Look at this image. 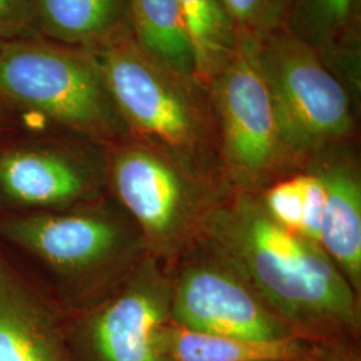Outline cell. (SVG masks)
<instances>
[{"label": "cell", "instance_id": "obj_19", "mask_svg": "<svg viewBox=\"0 0 361 361\" xmlns=\"http://www.w3.org/2000/svg\"><path fill=\"white\" fill-rule=\"evenodd\" d=\"M259 197L271 219L286 231L301 235L305 207L304 171L276 180L265 188Z\"/></svg>", "mask_w": 361, "mask_h": 361}, {"label": "cell", "instance_id": "obj_23", "mask_svg": "<svg viewBox=\"0 0 361 361\" xmlns=\"http://www.w3.org/2000/svg\"><path fill=\"white\" fill-rule=\"evenodd\" d=\"M1 106V104H0ZM7 128V116L4 114V111L1 110V107H0V133L1 131H4Z\"/></svg>", "mask_w": 361, "mask_h": 361}, {"label": "cell", "instance_id": "obj_3", "mask_svg": "<svg viewBox=\"0 0 361 361\" xmlns=\"http://www.w3.org/2000/svg\"><path fill=\"white\" fill-rule=\"evenodd\" d=\"M87 50L133 140L210 166L217 128L207 91L143 50L130 27Z\"/></svg>", "mask_w": 361, "mask_h": 361}, {"label": "cell", "instance_id": "obj_15", "mask_svg": "<svg viewBox=\"0 0 361 361\" xmlns=\"http://www.w3.org/2000/svg\"><path fill=\"white\" fill-rule=\"evenodd\" d=\"M39 35L89 49L130 27L129 0H34Z\"/></svg>", "mask_w": 361, "mask_h": 361}, {"label": "cell", "instance_id": "obj_24", "mask_svg": "<svg viewBox=\"0 0 361 361\" xmlns=\"http://www.w3.org/2000/svg\"><path fill=\"white\" fill-rule=\"evenodd\" d=\"M4 43H6V40H4V39L0 38V50H1V47L4 46Z\"/></svg>", "mask_w": 361, "mask_h": 361}, {"label": "cell", "instance_id": "obj_2", "mask_svg": "<svg viewBox=\"0 0 361 361\" xmlns=\"http://www.w3.org/2000/svg\"><path fill=\"white\" fill-rule=\"evenodd\" d=\"M106 180L147 255L174 265L197 243L210 210L232 188L210 166L137 140L109 145Z\"/></svg>", "mask_w": 361, "mask_h": 361}, {"label": "cell", "instance_id": "obj_11", "mask_svg": "<svg viewBox=\"0 0 361 361\" xmlns=\"http://www.w3.org/2000/svg\"><path fill=\"white\" fill-rule=\"evenodd\" d=\"M0 361H74L63 313L0 250Z\"/></svg>", "mask_w": 361, "mask_h": 361}, {"label": "cell", "instance_id": "obj_10", "mask_svg": "<svg viewBox=\"0 0 361 361\" xmlns=\"http://www.w3.org/2000/svg\"><path fill=\"white\" fill-rule=\"evenodd\" d=\"M106 164L71 147L20 145L0 153V192L22 207L65 210L94 202Z\"/></svg>", "mask_w": 361, "mask_h": 361}, {"label": "cell", "instance_id": "obj_12", "mask_svg": "<svg viewBox=\"0 0 361 361\" xmlns=\"http://www.w3.org/2000/svg\"><path fill=\"white\" fill-rule=\"evenodd\" d=\"M305 169L323 183L320 246L360 295L361 178L356 161L338 145L310 158Z\"/></svg>", "mask_w": 361, "mask_h": 361}, {"label": "cell", "instance_id": "obj_9", "mask_svg": "<svg viewBox=\"0 0 361 361\" xmlns=\"http://www.w3.org/2000/svg\"><path fill=\"white\" fill-rule=\"evenodd\" d=\"M176 262H180L178 271H170V320L177 326L204 335L261 341L307 337L205 246L194 244Z\"/></svg>", "mask_w": 361, "mask_h": 361}, {"label": "cell", "instance_id": "obj_13", "mask_svg": "<svg viewBox=\"0 0 361 361\" xmlns=\"http://www.w3.org/2000/svg\"><path fill=\"white\" fill-rule=\"evenodd\" d=\"M361 0H288L285 30L322 55L349 90L360 85Z\"/></svg>", "mask_w": 361, "mask_h": 361}, {"label": "cell", "instance_id": "obj_4", "mask_svg": "<svg viewBox=\"0 0 361 361\" xmlns=\"http://www.w3.org/2000/svg\"><path fill=\"white\" fill-rule=\"evenodd\" d=\"M0 104L97 142L111 145L128 134L92 54L40 37L1 47Z\"/></svg>", "mask_w": 361, "mask_h": 361}, {"label": "cell", "instance_id": "obj_16", "mask_svg": "<svg viewBox=\"0 0 361 361\" xmlns=\"http://www.w3.org/2000/svg\"><path fill=\"white\" fill-rule=\"evenodd\" d=\"M129 25L143 50L180 77L200 85L178 0H129Z\"/></svg>", "mask_w": 361, "mask_h": 361}, {"label": "cell", "instance_id": "obj_14", "mask_svg": "<svg viewBox=\"0 0 361 361\" xmlns=\"http://www.w3.org/2000/svg\"><path fill=\"white\" fill-rule=\"evenodd\" d=\"M162 348L173 361H310L316 343L308 337L245 340L204 335L170 323L162 329Z\"/></svg>", "mask_w": 361, "mask_h": 361}, {"label": "cell", "instance_id": "obj_7", "mask_svg": "<svg viewBox=\"0 0 361 361\" xmlns=\"http://www.w3.org/2000/svg\"><path fill=\"white\" fill-rule=\"evenodd\" d=\"M207 92L222 174L233 189L261 193L297 168L281 141L255 40L237 39Z\"/></svg>", "mask_w": 361, "mask_h": 361}, {"label": "cell", "instance_id": "obj_17", "mask_svg": "<svg viewBox=\"0 0 361 361\" xmlns=\"http://www.w3.org/2000/svg\"><path fill=\"white\" fill-rule=\"evenodd\" d=\"M178 1L193 49L195 78L207 91L235 49L237 37L219 0Z\"/></svg>", "mask_w": 361, "mask_h": 361}, {"label": "cell", "instance_id": "obj_1", "mask_svg": "<svg viewBox=\"0 0 361 361\" xmlns=\"http://www.w3.org/2000/svg\"><path fill=\"white\" fill-rule=\"evenodd\" d=\"M195 244L228 262L300 334L324 338L359 329L356 290L322 246L271 219L259 193L231 188Z\"/></svg>", "mask_w": 361, "mask_h": 361}, {"label": "cell", "instance_id": "obj_22", "mask_svg": "<svg viewBox=\"0 0 361 361\" xmlns=\"http://www.w3.org/2000/svg\"><path fill=\"white\" fill-rule=\"evenodd\" d=\"M310 361H348L343 357H338L334 350H326L319 345L314 348L313 359Z\"/></svg>", "mask_w": 361, "mask_h": 361}, {"label": "cell", "instance_id": "obj_5", "mask_svg": "<svg viewBox=\"0 0 361 361\" xmlns=\"http://www.w3.org/2000/svg\"><path fill=\"white\" fill-rule=\"evenodd\" d=\"M0 232L85 297L82 304L102 293L147 255L126 213L121 217L94 202L67 212L6 219L0 222Z\"/></svg>", "mask_w": 361, "mask_h": 361}, {"label": "cell", "instance_id": "obj_8", "mask_svg": "<svg viewBox=\"0 0 361 361\" xmlns=\"http://www.w3.org/2000/svg\"><path fill=\"white\" fill-rule=\"evenodd\" d=\"M171 276L146 255L123 277L71 312L63 313L74 361H173L162 348L170 320Z\"/></svg>", "mask_w": 361, "mask_h": 361}, {"label": "cell", "instance_id": "obj_18", "mask_svg": "<svg viewBox=\"0 0 361 361\" xmlns=\"http://www.w3.org/2000/svg\"><path fill=\"white\" fill-rule=\"evenodd\" d=\"M237 39L262 40L285 28L288 0H219Z\"/></svg>", "mask_w": 361, "mask_h": 361}, {"label": "cell", "instance_id": "obj_20", "mask_svg": "<svg viewBox=\"0 0 361 361\" xmlns=\"http://www.w3.org/2000/svg\"><path fill=\"white\" fill-rule=\"evenodd\" d=\"M38 37L34 0H0V38L11 42Z\"/></svg>", "mask_w": 361, "mask_h": 361}, {"label": "cell", "instance_id": "obj_21", "mask_svg": "<svg viewBox=\"0 0 361 361\" xmlns=\"http://www.w3.org/2000/svg\"><path fill=\"white\" fill-rule=\"evenodd\" d=\"M305 207L301 226V237L320 245V229L323 219L324 188L317 174L305 169Z\"/></svg>", "mask_w": 361, "mask_h": 361}, {"label": "cell", "instance_id": "obj_6", "mask_svg": "<svg viewBox=\"0 0 361 361\" xmlns=\"http://www.w3.org/2000/svg\"><path fill=\"white\" fill-rule=\"evenodd\" d=\"M285 149L296 166L353 133L350 94L322 55L288 30L256 42Z\"/></svg>", "mask_w": 361, "mask_h": 361}]
</instances>
